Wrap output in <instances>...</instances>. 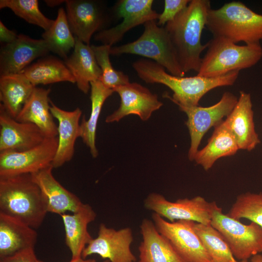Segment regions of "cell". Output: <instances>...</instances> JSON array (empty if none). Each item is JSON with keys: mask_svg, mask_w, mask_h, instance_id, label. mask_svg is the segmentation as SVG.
<instances>
[{"mask_svg": "<svg viewBox=\"0 0 262 262\" xmlns=\"http://www.w3.org/2000/svg\"><path fill=\"white\" fill-rule=\"evenodd\" d=\"M138 76L147 83H159L170 88L173 92L172 97L165 95L178 106L187 107L199 106L201 98L214 88L232 85L236 81L240 71H234L224 75L207 78L197 75L181 77L170 74L155 62L140 59L132 64Z\"/></svg>", "mask_w": 262, "mask_h": 262, "instance_id": "1", "label": "cell"}, {"mask_svg": "<svg viewBox=\"0 0 262 262\" xmlns=\"http://www.w3.org/2000/svg\"><path fill=\"white\" fill-rule=\"evenodd\" d=\"M211 9L210 0H191L186 8L164 26L185 73L199 70L201 53L208 46L207 43L202 44L201 35Z\"/></svg>", "mask_w": 262, "mask_h": 262, "instance_id": "2", "label": "cell"}, {"mask_svg": "<svg viewBox=\"0 0 262 262\" xmlns=\"http://www.w3.org/2000/svg\"><path fill=\"white\" fill-rule=\"evenodd\" d=\"M48 211L45 197L31 174L0 178V213L36 229Z\"/></svg>", "mask_w": 262, "mask_h": 262, "instance_id": "3", "label": "cell"}, {"mask_svg": "<svg viewBox=\"0 0 262 262\" xmlns=\"http://www.w3.org/2000/svg\"><path fill=\"white\" fill-rule=\"evenodd\" d=\"M206 27L213 37H223L235 44H258L262 40V15L240 1H232L219 8H211Z\"/></svg>", "mask_w": 262, "mask_h": 262, "instance_id": "4", "label": "cell"}, {"mask_svg": "<svg viewBox=\"0 0 262 262\" xmlns=\"http://www.w3.org/2000/svg\"><path fill=\"white\" fill-rule=\"evenodd\" d=\"M197 75L214 78L250 68L262 58L260 43L238 45L223 37H213L207 43Z\"/></svg>", "mask_w": 262, "mask_h": 262, "instance_id": "5", "label": "cell"}, {"mask_svg": "<svg viewBox=\"0 0 262 262\" xmlns=\"http://www.w3.org/2000/svg\"><path fill=\"white\" fill-rule=\"evenodd\" d=\"M144 30L136 40L118 46L111 47L110 55L131 54L140 55L159 64L170 74L184 76L177 56L164 27L159 26L156 20L144 24Z\"/></svg>", "mask_w": 262, "mask_h": 262, "instance_id": "6", "label": "cell"}, {"mask_svg": "<svg viewBox=\"0 0 262 262\" xmlns=\"http://www.w3.org/2000/svg\"><path fill=\"white\" fill-rule=\"evenodd\" d=\"M211 225L221 234L239 261L262 252V228L256 223L244 224L223 213L218 206L213 211Z\"/></svg>", "mask_w": 262, "mask_h": 262, "instance_id": "7", "label": "cell"}, {"mask_svg": "<svg viewBox=\"0 0 262 262\" xmlns=\"http://www.w3.org/2000/svg\"><path fill=\"white\" fill-rule=\"evenodd\" d=\"M144 207L171 222L187 220L211 225L213 211L218 205L215 201L209 202L201 196L172 202L161 194L152 193L145 199Z\"/></svg>", "mask_w": 262, "mask_h": 262, "instance_id": "8", "label": "cell"}, {"mask_svg": "<svg viewBox=\"0 0 262 262\" xmlns=\"http://www.w3.org/2000/svg\"><path fill=\"white\" fill-rule=\"evenodd\" d=\"M238 98L230 92L223 93L219 101L208 107L179 106L188 117L186 125L188 129L191 143L188 157L194 161L200 142L208 131L214 127L231 112Z\"/></svg>", "mask_w": 262, "mask_h": 262, "instance_id": "9", "label": "cell"}, {"mask_svg": "<svg viewBox=\"0 0 262 262\" xmlns=\"http://www.w3.org/2000/svg\"><path fill=\"white\" fill-rule=\"evenodd\" d=\"M58 143V136L46 138L27 150L0 152V178L33 174L52 166Z\"/></svg>", "mask_w": 262, "mask_h": 262, "instance_id": "10", "label": "cell"}, {"mask_svg": "<svg viewBox=\"0 0 262 262\" xmlns=\"http://www.w3.org/2000/svg\"><path fill=\"white\" fill-rule=\"evenodd\" d=\"M66 16L73 34L90 45L92 36L105 29L113 18L111 10L103 2L96 0H66Z\"/></svg>", "mask_w": 262, "mask_h": 262, "instance_id": "11", "label": "cell"}, {"mask_svg": "<svg viewBox=\"0 0 262 262\" xmlns=\"http://www.w3.org/2000/svg\"><path fill=\"white\" fill-rule=\"evenodd\" d=\"M153 0H120L111 11L113 17L122 19L117 25L104 29L94 35V39L111 47L132 28L150 20L158 19L159 14L152 9Z\"/></svg>", "mask_w": 262, "mask_h": 262, "instance_id": "12", "label": "cell"}, {"mask_svg": "<svg viewBox=\"0 0 262 262\" xmlns=\"http://www.w3.org/2000/svg\"><path fill=\"white\" fill-rule=\"evenodd\" d=\"M152 220L159 232L170 242L186 262H212L195 231L196 222L187 220L171 222L154 213Z\"/></svg>", "mask_w": 262, "mask_h": 262, "instance_id": "13", "label": "cell"}, {"mask_svg": "<svg viewBox=\"0 0 262 262\" xmlns=\"http://www.w3.org/2000/svg\"><path fill=\"white\" fill-rule=\"evenodd\" d=\"M133 240L130 228L116 230L101 223L97 237L87 245L82 257L86 259L90 255L98 254L110 262H136V258L131 248Z\"/></svg>", "mask_w": 262, "mask_h": 262, "instance_id": "14", "label": "cell"}, {"mask_svg": "<svg viewBox=\"0 0 262 262\" xmlns=\"http://www.w3.org/2000/svg\"><path fill=\"white\" fill-rule=\"evenodd\" d=\"M120 97L119 108L107 116L106 123L118 122L124 117L135 115L143 121L148 120L163 105L157 95L137 82H129L114 90Z\"/></svg>", "mask_w": 262, "mask_h": 262, "instance_id": "15", "label": "cell"}, {"mask_svg": "<svg viewBox=\"0 0 262 262\" xmlns=\"http://www.w3.org/2000/svg\"><path fill=\"white\" fill-rule=\"evenodd\" d=\"M50 52L45 41L19 34L16 39L3 44L0 50V75L20 73L36 58Z\"/></svg>", "mask_w": 262, "mask_h": 262, "instance_id": "16", "label": "cell"}, {"mask_svg": "<svg viewBox=\"0 0 262 262\" xmlns=\"http://www.w3.org/2000/svg\"><path fill=\"white\" fill-rule=\"evenodd\" d=\"M46 138L35 125L17 121L0 104V152L27 150L38 145Z\"/></svg>", "mask_w": 262, "mask_h": 262, "instance_id": "17", "label": "cell"}, {"mask_svg": "<svg viewBox=\"0 0 262 262\" xmlns=\"http://www.w3.org/2000/svg\"><path fill=\"white\" fill-rule=\"evenodd\" d=\"M239 93L237 103L224 122L239 149L250 151L261 141L255 128L251 95L243 91Z\"/></svg>", "mask_w": 262, "mask_h": 262, "instance_id": "18", "label": "cell"}, {"mask_svg": "<svg viewBox=\"0 0 262 262\" xmlns=\"http://www.w3.org/2000/svg\"><path fill=\"white\" fill-rule=\"evenodd\" d=\"M50 104V112L58 121V147L52 163L54 168L62 166L73 158L76 141L82 134L80 119L82 111L78 107L73 111H66L51 101Z\"/></svg>", "mask_w": 262, "mask_h": 262, "instance_id": "19", "label": "cell"}, {"mask_svg": "<svg viewBox=\"0 0 262 262\" xmlns=\"http://www.w3.org/2000/svg\"><path fill=\"white\" fill-rule=\"evenodd\" d=\"M53 168L50 166L31 174L46 199L48 212L61 215L67 212H78L84 203L55 179L52 174Z\"/></svg>", "mask_w": 262, "mask_h": 262, "instance_id": "20", "label": "cell"}, {"mask_svg": "<svg viewBox=\"0 0 262 262\" xmlns=\"http://www.w3.org/2000/svg\"><path fill=\"white\" fill-rule=\"evenodd\" d=\"M140 228L142 241L138 247L139 262H186L152 220L144 219Z\"/></svg>", "mask_w": 262, "mask_h": 262, "instance_id": "21", "label": "cell"}, {"mask_svg": "<svg viewBox=\"0 0 262 262\" xmlns=\"http://www.w3.org/2000/svg\"><path fill=\"white\" fill-rule=\"evenodd\" d=\"M50 89L34 87L31 96L15 118L20 122L34 124L46 138L58 136V126L50 110Z\"/></svg>", "mask_w": 262, "mask_h": 262, "instance_id": "22", "label": "cell"}, {"mask_svg": "<svg viewBox=\"0 0 262 262\" xmlns=\"http://www.w3.org/2000/svg\"><path fill=\"white\" fill-rule=\"evenodd\" d=\"M37 239L35 229L0 213V259L34 248Z\"/></svg>", "mask_w": 262, "mask_h": 262, "instance_id": "23", "label": "cell"}, {"mask_svg": "<svg viewBox=\"0 0 262 262\" xmlns=\"http://www.w3.org/2000/svg\"><path fill=\"white\" fill-rule=\"evenodd\" d=\"M65 231V241L71 253V259L82 257V253L93 239L88 230V226L94 221L97 214L88 204L72 214L61 215Z\"/></svg>", "mask_w": 262, "mask_h": 262, "instance_id": "24", "label": "cell"}, {"mask_svg": "<svg viewBox=\"0 0 262 262\" xmlns=\"http://www.w3.org/2000/svg\"><path fill=\"white\" fill-rule=\"evenodd\" d=\"M66 66L74 77L78 88L86 94L90 83L99 80L101 71L91 45L75 37V45L71 54L65 60Z\"/></svg>", "mask_w": 262, "mask_h": 262, "instance_id": "25", "label": "cell"}, {"mask_svg": "<svg viewBox=\"0 0 262 262\" xmlns=\"http://www.w3.org/2000/svg\"><path fill=\"white\" fill-rule=\"evenodd\" d=\"M239 149L224 120L214 127L207 145L196 152L194 161L207 171L219 159L234 155Z\"/></svg>", "mask_w": 262, "mask_h": 262, "instance_id": "26", "label": "cell"}, {"mask_svg": "<svg viewBox=\"0 0 262 262\" xmlns=\"http://www.w3.org/2000/svg\"><path fill=\"white\" fill-rule=\"evenodd\" d=\"M35 87L21 73L0 75L1 104L13 118L17 116Z\"/></svg>", "mask_w": 262, "mask_h": 262, "instance_id": "27", "label": "cell"}, {"mask_svg": "<svg viewBox=\"0 0 262 262\" xmlns=\"http://www.w3.org/2000/svg\"><path fill=\"white\" fill-rule=\"evenodd\" d=\"M20 73L34 86L67 82L73 83L76 81L64 62L48 57L31 64Z\"/></svg>", "mask_w": 262, "mask_h": 262, "instance_id": "28", "label": "cell"}, {"mask_svg": "<svg viewBox=\"0 0 262 262\" xmlns=\"http://www.w3.org/2000/svg\"><path fill=\"white\" fill-rule=\"evenodd\" d=\"M91 112L88 120L83 115L81 123L82 134L81 138L89 148L93 158L98 155L96 146V135L97 124L105 100L114 92V90L105 87L99 80L90 83Z\"/></svg>", "mask_w": 262, "mask_h": 262, "instance_id": "29", "label": "cell"}, {"mask_svg": "<svg viewBox=\"0 0 262 262\" xmlns=\"http://www.w3.org/2000/svg\"><path fill=\"white\" fill-rule=\"evenodd\" d=\"M50 51L66 59L71 49L74 48L75 37H74L68 23L66 14L63 8L59 9L55 20L50 28L42 33Z\"/></svg>", "mask_w": 262, "mask_h": 262, "instance_id": "30", "label": "cell"}, {"mask_svg": "<svg viewBox=\"0 0 262 262\" xmlns=\"http://www.w3.org/2000/svg\"><path fill=\"white\" fill-rule=\"evenodd\" d=\"M194 229L212 262H239L223 236L211 225L195 223Z\"/></svg>", "mask_w": 262, "mask_h": 262, "instance_id": "31", "label": "cell"}, {"mask_svg": "<svg viewBox=\"0 0 262 262\" xmlns=\"http://www.w3.org/2000/svg\"><path fill=\"white\" fill-rule=\"evenodd\" d=\"M227 214L238 220L248 219L262 228V193L240 194Z\"/></svg>", "mask_w": 262, "mask_h": 262, "instance_id": "32", "label": "cell"}, {"mask_svg": "<svg viewBox=\"0 0 262 262\" xmlns=\"http://www.w3.org/2000/svg\"><path fill=\"white\" fill-rule=\"evenodd\" d=\"M4 8H9L26 22L45 31L49 29L54 22L41 12L37 0H0V9Z\"/></svg>", "mask_w": 262, "mask_h": 262, "instance_id": "33", "label": "cell"}, {"mask_svg": "<svg viewBox=\"0 0 262 262\" xmlns=\"http://www.w3.org/2000/svg\"><path fill=\"white\" fill-rule=\"evenodd\" d=\"M91 46L101 71L99 81L105 87L114 90L130 82L127 75L113 67L110 60L111 46L102 44L99 46L92 45Z\"/></svg>", "mask_w": 262, "mask_h": 262, "instance_id": "34", "label": "cell"}, {"mask_svg": "<svg viewBox=\"0 0 262 262\" xmlns=\"http://www.w3.org/2000/svg\"><path fill=\"white\" fill-rule=\"evenodd\" d=\"M191 0H164V9L159 14L157 24L161 27L164 26L173 20L175 17L188 6Z\"/></svg>", "mask_w": 262, "mask_h": 262, "instance_id": "35", "label": "cell"}, {"mask_svg": "<svg viewBox=\"0 0 262 262\" xmlns=\"http://www.w3.org/2000/svg\"><path fill=\"white\" fill-rule=\"evenodd\" d=\"M34 248L22 250L14 255L0 259V262H38Z\"/></svg>", "mask_w": 262, "mask_h": 262, "instance_id": "36", "label": "cell"}, {"mask_svg": "<svg viewBox=\"0 0 262 262\" xmlns=\"http://www.w3.org/2000/svg\"><path fill=\"white\" fill-rule=\"evenodd\" d=\"M18 35L14 31L9 29L3 23L0 21V41L6 44L15 41Z\"/></svg>", "mask_w": 262, "mask_h": 262, "instance_id": "37", "label": "cell"}, {"mask_svg": "<svg viewBox=\"0 0 262 262\" xmlns=\"http://www.w3.org/2000/svg\"><path fill=\"white\" fill-rule=\"evenodd\" d=\"M44 1L48 6L51 7L57 6L66 2V0H45Z\"/></svg>", "mask_w": 262, "mask_h": 262, "instance_id": "38", "label": "cell"}, {"mask_svg": "<svg viewBox=\"0 0 262 262\" xmlns=\"http://www.w3.org/2000/svg\"><path fill=\"white\" fill-rule=\"evenodd\" d=\"M38 262H44L40 260H38ZM69 262H97L96 260L94 259H83L82 257L76 259H71Z\"/></svg>", "mask_w": 262, "mask_h": 262, "instance_id": "39", "label": "cell"}, {"mask_svg": "<svg viewBox=\"0 0 262 262\" xmlns=\"http://www.w3.org/2000/svg\"><path fill=\"white\" fill-rule=\"evenodd\" d=\"M250 262H262V255L258 254L251 258Z\"/></svg>", "mask_w": 262, "mask_h": 262, "instance_id": "40", "label": "cell"}, {"mask_svg": "<svg viewBox=\"0 0 262 262\" xmlns=\"http://www.w3.org/2000/svg\"><path fill=\"white\" fill-rule=\"evenodd\" d=\"M239 262H248L247 260H243L239 261Z\"/></svg>", "mask_w": 262, "mask_h": 262, "instance_id": "41", "label": "cell"}, {"mask_svg": "<svg viewBox=\"0 0 262 262\" xmlns=\"http://www.w3.org/2000/svg\"><path fill=\"white\" fill-rule=\"evenodd\" d=\"M102 262H110V261L108 260H105Z\"/></svg>", "mask_w": 262, "mask_h": 262, "instance_id": "42", "label": "cell"}]
</instances>
